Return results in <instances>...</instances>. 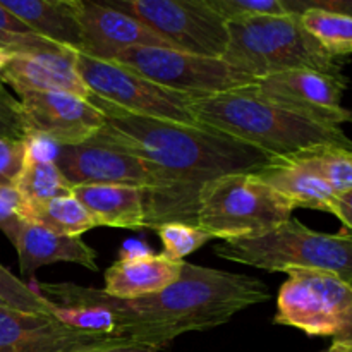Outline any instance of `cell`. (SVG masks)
<instances>
[{"mask_svg":"<svg viewBox=\"0 0 352 352\" xmlns=\"http://www.w3.org/2000/svg\"><path fill=\"white\" fill-rule=\"evenodd\" d=\"M347 82L349 79L344 74L330 76L309 69H298L256 79L248 88L289 112L340 127V124L347 122L349 116V109L342 107Z\"/></svg>","mask_w":352,"mask_h":352,"instance_id":"13","label":"cell"},{"mask_svg":"<svg viewBox=\"0 0 352 352\" xmlns=\"http://www.w3.org/2000/svg\"><path fill=\"white\" fill-rule=\"evenodd\" d=\"M0 48L10 54H41V52H62L60 45H55L34 34L14 14L0 3Z\"/></svg>","mask_w":352,"mask_h":352,"instance_id":"26","label":"cell"},{"mask_svg":"<svg viewBox=\"0 0 352 352\" xmlns=\"http://www.w3.org/2000/svg\"><path fill=\"white\" fill-rule=\"evenodd\" d=\"M229 45L223 60L254 79L298 69L342 76L344 60L330 55L308 31L299 16H265L229 23Z\"/></svg>","mask_w":352,"mask_h":352,"instance_id":"4","label":"cell"},{"mask_svg":"<svg viewBox=\"0 0 352 352\" xmlns=\"http://www.w3.org/2000/svg\"><path fill=\"white\" fill-rule=\"evenodd\" d=\"M0 3L34 34L79 52L81 0H0Z\"/></svg>","mask_w":352,"mask_h":352,"instance_id":"19","label":"cell"},{"mask_svg":"<svg viewBox=\"0 0 352 352\" xmlns=\"http://www.w3.org/2000/svg\"><path fill=\"white\" fill-rule=\"evenodd\" d=\"M256 177L280 192L294 205V208H311L332 213L336 192L322 177L294 158H277L274 164L258 172Z\"/></svg>","mask_w":352,"mask_h":352,"instance_id":"21","label":"cell"},{"mask_svg":"<svg viewBox=\"0 0 352 352\" xmlns=\"http://www.w3.org/2000/svg\"><path fill=\"white\" fill-rule=\"evenodd\" d=\"M213 253L265 272L318 270L352 282V239L313 230L298 219L287 220L267 236L222 241Z\"/></svg>","mask_w":352,"mask_h":352,"instance_id":"5","label":"cell"},{"mask_svg":"<svg viewBox=\"0 0 352 352\" xmlns=\"http://www.w3.org/2000/svg\"><path fill=\"white\" fill-rule=\"evenodd\" d=\"M292 158L322 177L336 195L352 189V148L322 146Z\"/></svg>","mask_w":352,"mask_h":352,"instance_id":"25","label":"cell"},{"mask_svg":"<svg viewBox=\"0 0 352 352\" xmlns=\"http://www.w3.org/2000/svg\"><path fill=\"white\" fill-rule=\"evenodd\" d=\"M76 69L93 96L122 112L198 126L191 113V96L148 81L116 62L96 60L79 52Z\"/></svg>","mask_w":352,"mask_h":352,"instance_id":"10","label":"cell"},{"mask_svg":"<svg viewBox=\"0 0 352 352\" xmlns=\"http://www.w3.org/2000/svg\"><path fill=\"white\" fill-rule=\"evenodd\" d=\"M107 6L136 17L174 50L222 58L229 28L208 0H112Z\"/></svg>","mask_w":352,"mask_h":352,"instance_id":"9","label":"cell"},{"mask_svg":"<svg viewBox=\"0 0 352 352\" xmlns=\"http://www.w3.org/2000/svg\"><path fill=\"white\" fill-rule=\"evenodd\" d=\"M155 232L160 237L165 248V253L172 260H181L188 254L195 253L199 248L213 239L206 230L199 229L198 226H186V223H165L158 227Z\"/></svg>","mask_w":352,"mask_h":352,"instance_id":"28","label":"cell"},{"mask_svg":"<svg viewBox=\"0 0 352 352\" xmlns=\"http://www.w3.org/2000/svg\"><path fill=\"white\" fill-rule=\"evenodd\" d=\"M26 138L55 146L88 143L105 126V116L88 98L65 91H26L19 95Z\"/></svg>","mask_w":352,"mask_h":352,"instance_id":"11","label":"cell"},{"mask_svg":"<svg viewBox=\"0 0 352 352\" xmlns=\"http://www.w3.org/2000/svg\"><path fill=\"white\" fill-rule=\"evenodd\" d=\"M26 201L16 186L0 184V230L14 243L21 227L28 222Z\"/></svg>","mask_w":352,"mask_h":352,"instance_id":"30","label":"cell"},{"mask_svg":"<svg viewBox=\"0 0 352 352\" xmlns=\"http://www.w3.org/2000/svg\"><path fill=\"white\" fill-rule=\"evenodd\" d=\"M0 299L9 308L24 313L55 316V309H57V306L52 305L40 292L33 291L30 285L19 280L3 265H0Z\"/></svg>","mask_w":352,"mask_h":352,"instance_id":"27","label":"cell"},{"mask_svg":"<svg viewBox=\"0 0 352 352\" xmlns=\"http://www.w3.org/2000/svg\"><path fill=\"white\" fill-rule=\"evenodd\" d=\"M184 261L172 260L167 254H153L141 246L129 248L120 253L119 260L107 268V296L117 299H138L155 294L174 284L181 275Z\"/></svg>","mask_w":352,"mask_h":352,"instance_id":"17","label":"cell"},{"mask_svg":"<svg viewBox=\"0 0 352 352\" xmlns=\"http://www.w3.org/2000/svg\"><path fill=\"white\" fill-rule=\"evenodd\" d=\"M347 122L352 124V109H349V116H347Z\"/></svg>","mask_w":352,"mask_h":352,"instance_id":"38","label":"cell"},{"mask_svg":"<svg viewBox=\"0 0 352 352\" xmlns=\"http://www.w3.org/2000/svg\"><path fill=\"white\" fill-rule=\"evenodd\" d=\"M277 296L275 325L309 337H330L332 349L352 352V287L337 275L291 270Z\"/></svg>","mask_w":352,"mask_h":352,"instance_id":"7","label":"cell"},{"mask_svg":"<svg viewBox=\"0 0 352 352\" xmlns=\"http://www.w3.org/2000/svg\"><path fill=\"white\" fill-rule=\"evenodd\" d=\"M112 62L148 81L191 98L236 91L256 81L227 64L223 58L186 54L174 48L129 47Z\"/></svg>","mask_w":352,"mask_h":352,"instance_id":"8","label":"cell"},{"mask_svg":"<svg viewBox=\"0 0 352 352\" xmlns=\"http://www.w3.org/2000/svg\"><path fill=\"white\" fill-rule=\"evenodd\" d=\"M28 143L24 140L0 136V184L16 186L24 164H26Z\"/></svg>","mask_w":352,"mask_h":352,"instance_id":"31","label":"cell"},{"mask_svg":"<svg viewBox=\"0 0 352 352\" xmlns=\"http://www.w3.org/2000/svg\"><path fill=\"white\" fill-rule=\"evenodd\" d=\"M0 136L12 138V140L26 138L19 100L10 95L2 81H0Z\"/></svg>","mask_w":352,"mask_h":352,"instance_id":"32","label":"cell"},{"mask_svg":"<svg viewBox=\"0 0 352 352\" xmlns=\"http://www.w3.org/2000/svg\"><path fill=\"white\" fill-rule=\"evenodd\" d=\"M215 12L229 23L254 19V17L287 16L282 0H208Z\"/></svg>","mask_w":352,"mask_h":352,"instance_id":"29","label":"cell"},{"mask_svg":"<svg viewBox=\"0 0 352 352\" xmlns=\"http://www.w3.org/2000/svg\"><path fill=\"white\" fill-rule=\"evenodd\" d=\"M332 215H336L342 222V230H352V189L336 195Z\"/></svg>","mask_w":352,"mask_h":352,"instance_id":"34","label":"cell"},{"mask_svg":"<svg viewBox=\"0 0 352 352\" xmlns=\"http://www.w3.org/2000/svg\"><path fill=\"white\" fill-rule=\"evenodd\" d=\"M72 196L82 203L96 223L119 229L144 227V189L134 186H74Z\"/></svg>","mask_w":352,"mask_h":352,"instance_id":"20","label":"cell"},{"mask_svg":"<svg viewBox=\"0 0 352 352\" xmlns=\"http://www.w3.org/2000/svg\"><path fill=\"white\" fill-rule=\"evenodd\" d=\"M21 274L31 277L38 268L54 263H76L88 270H98L96 251L81 237L58 236L33 222H26L14 239Z\"/></svg>","mask_w":352,"mask_h":352,"instance_id":"18","label":"cell"},{"mask_svg":"<svg viewBox=\"0 0 352 352\" xmlns=\"http://www.w3.org/2000/svg\"><path fill=\"white\" fill-rule=\"evenodd\" d=\"M81 47L79 54L96 60L112 62L129 47L172 48L162 36L136 17L124 14L105 2L81 0Z\"/></svg>","mask_w":352,"mask_h":352,"instance_id":"15","label":"cell"},{"mask_svg":"<svg viewBox=\"0 0 352 352\" xmlns=\"http://www.w3.org/2000/svg\"><path fill=\"white\" fill-rule=\"evenodd\" d=\"M191 113L199 126L251 144L278 160L322 146L352 148V141L339 126L289 112L250 88L192 98Z\"/></svg>","mask_w":352,"mask_h":352,"instance_id":"3","label":"cell"},{"mask_svg":"<svg viewBox=\"0 0 352 352\" xmlns=\"http://www.w3.org/2000/svg\"><path fill=\"white\" fill-rule=\"evenodd\" d=\"M320 352H340V351H336V349H332V347H329V349H325V351H320Z\"/></svg>","mask_w":352,"mask_h":352,"instance_id":"39","label":"cell"},{"mask_svg":"<svg viewBox=\"0 0 352 352\" xmlns=\"http://www.w3.org/2000/svg\"><path fill=\"white\" fill-rule=\"evenodd\" d=\"M78 52H41L17 54L0 72V81L9 85L17 95L26 91H65L88 98V86L76 69Z\"/></svg>","mask_w":352,"mask_h":352,"instance_id":"16","label":"cell"},{"mask_svg":"<svg viewBox=\"0 0 352 352\" xmlns=\"http://www.w3.org/2000/svg\"><path fill=\"white\" fill-rule=\"evenodd\" d=\"M294 205L256 174L226 175L199 195L196 226L213 239H254L292 219Z\"/></svg>","mask_w":352,"mask_h":352,"instance_id":"6","label":"cell"},{"mask_svg":"<svg viewBox=\"0 0 352 352\" xmlns=\"http://www.w3.org/2000/svg\"><path fill=\"white\" fill-rule=\"evenodd\" d=\"M110 352H158L150 347H141V346H129V347H120V349L110 351Z\"/></svg>","mask_w":352,"mask_h":352,"instance_id":"35","label":"cell"},{"mask_svg":"<svg viewBox=\"0 0 352 352\" xmlns=\"http://www.w3.org/2000/svg\"><path fill=\"white\" fill-rule=\"evenodd\" d=\"M55 164L69 184L134 186L148 189L150 172L134 155L103 143L88 141L76 146H57Z\"/></svg>","mask_w":352,"mask_h":352,"instance_id":"14","label":"cell"},{"mask_svg":"<svg viewBox=\"0 0 352 352\" xmlns=\"http://www.w3.org/2000/svg\"><path fill=\"white\" fill-rule=\"evenodd\" d=\"M38 289L57 308L107 309L112 336L155 351H162L184 333L217 329L243 309L270 299L260 278L189 261H184L174 284L138 299L110 298L102 289L72 282L38 284Z\"/></svg>","mask_w":352,"mask_h":352,"instance_id":"2","label":"cell"},{"mask_svg":"<svg viewBox=\"0 0 352 352\" xmlns=\"http://www.w3.org/2000/svg\"><path fill=\"white\" fill-rule=\"evenodd\" d=\"M351 287H352V282H351Z\"/></svg>","mask_w":352,"mask_h":352,"instance_id":"41","label":"cell"},{"mask_svg":"<svg viewBox=\"0 0 352 352\" xmlns=\"http://www.w3.org/2000/svg\"><path fill=\"white\" fill-rule=\"evenodd\" d=\"M12 57H14V54H10V52L2 50V48H0V72L6 69V65L9 64L10 58H12Z\"/></svg>","mask_w":352,"mask_h":352,"instance_id":"36","label":"cell"},{"mask_svg":"<svg viewBox=\"0 0 352 352\" xmlns=\"http://www.w3.org/2000/svg\"><path fill=\"white\" fill-rule=\"evenodd\" d=\"M105 126L89 141L109 144L144 162L150 186L144 189V227L196 226L199 195L226 175L258 174L277 158L205 126L133 116L89 96Z\"/></svg>","mask_w":352,"mask_h":352,"instance_id":"1","label":"cell"},{"mask_svg":"<svg viewBox=\"0 0 352 352\" xmlns=\"http://www.w3.org/2000/svg\"><path fill=\"white\" fill-rule=\"evenodd\" d=\"M26 219L58 236L81 237V234L98 227L91 213L72 195L28 205Z\"/></svg>","mask_w":352,"mask_h":352,"instance_id":"22","label":"cell"},{"mask_svg":"<svg viewBox=\"0 0 352 352\" xmlns=\"http://www.w3.org/2000/svg\"><path fill=\"white\" fill-rule=\"evenodd\" d=\"M299 21L330 55L340 60L352 55V17L309 9L299 14Z\"/></svg>","mask_w":352,"mask_h":352,"instance_id":"24","label":"cell"},{"mask_svg":"<svg viewBox=\"0 0 352 352\" xmlns=\"http://www.w3.org/2000/svg\"><path fill=\"white\" fill-rule=\"evenodd\" d=\"M337 234H339V236H342V237H347V239H352V230H342V229H340Z\"/></svg>","mask_w":352,"mask_h":352,"instance_id":"37","label":"cell"},{"mask_svg":"<svg viewBox=\"0 0 352 352\" xmlns=\"http://www.w3.org/2000/svg\"><path fill=\"white\" fill-rule=\"evenodd\" d=\"M289 14H302L305 10L316 9L325 12L352 17V0H282Z\"/></svg>","mask_w":352,"mask_h":352,"instance_id":"33","label":"cell"},{"mask_svg":"<svg viewBox=\"0 0 352 352\" xmlns=\"http://www.w3.org/2000/svg\"><path fill=\"white\" fill-rule=\"evenodd\" d=\"M16 189L21 192L26 205L72 195V186L58 170L54 158L36 157L30 151L26 155L23 172L16 182Z\"/></svg>","mask_w":352,"mask_h":352,"instance_id":"23","label":"cell"},{"mask_svg":"<svg viewBox=\"0 0 352 352\" xmlns=\"http://www.w3.org/2000/svg\"><path fill=\"white\" fill-rule=\"evenodd\" d=\"M0 306H7V305H6V302H3V301H2V299H0Z\"/></svg>","mask_w":352,"mask_h":352,"instance_id":"40","label":"cell"},{"mask_svg":"<svg viewBox=\"0 0 352 352\" xmlns=\"http://www.w3.org/2000/svg\"><path fill=\"white\" fill-rule=\"evenodd\" d=\"M129 346L122 337L86 332L57 316L0 306V352H110Z\"/></svg>","mask_w":352,"mask_h":352,"instance_id":"12","label":"cell"}]
</instances>
